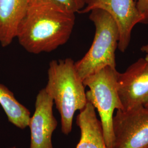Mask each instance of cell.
I'll return each instance as SVG.
<instances>
[{
	"mask_svg": "<svg viewBox=\"0 0 148 148\" xmlns=\"http://www.w3.org/2000/svg\"><path fill=\"white\" fill-rule=\"evenodd\" d=\"M75 13L52 0H29L16 38L27 52H51L68 41Z\"/></svg>",
	"mask_w": 148,
	"mask_h": 148,
	"instance_id": "cell-1",
	"label": "cell"
},
{
	"mask_svg": "<svg viewBox=\"0 0 148 148\" xmlns=\"http://www.w3.org/2000/svg\"><path fill=\"white\" fill-rule=\"evenodd\" d=\"M45 89L55 102L60 115L62 132L68 135L72 130L75 112L82 110L87 102L83 80L77 74L72 59L50 62Z\"/></svg>",
	"mask_w": 148,
	"mask_h": 148,
	"instance_id": "cell-2",
	"label": "cell"
},
{
	"mask_svg": "<svg viewBox=\"0 0 148 148\" xmlns=\"http://www.w3.org/2000/svg\"><path fill=\"white\" fill-rule=\"evenodd\" d=\"M89 18L95 27L93 41L84 57L75 63L76 71L82 80L106 66L116 68L115 52L120 37L116 22L106 11L92 10Z\"/></svg>",
	"mask_w": 148,
	"mask_h": 148,
	"instance_id": "cell-3",
	"label": "cell"
},
{
	"mask_svg": "<svg viewBox=\"0 0 148 148\" xmlns=\"http://www.w3.org/2000/svg\"><path fill=\"white\" fill-rule=\"evenodd\" d=\"M116 68L106 66L83 80L87 100L90 102L99 113L103 137L108 148H112L114 142L112 126L115 110H123L118 93L117 76Z\"/></svg>",
	"mask_w": 148,
	"mask_h": 148,
	"instance_id": "cell-4",
	"label": "cell"
},
{
	"mask_svg": "<svg viewBox=\"0 0 148 148\" xmlns=\"http://www.w3.org/2000/svg\"><path fill=\"white\" fill-rule=\"evenodd\" d=\"M112 148H148V108L143 106L117 110L112 120Z\"/></svg>",
	"mask_w": 148,
	"mask_h": 148,
	"instance_id": "cell-5",
	"label": "cell"
},
{
	"mask_svg": "<svg viewBox=\"0 0 148 148\" xmlns=\"http://www.w3.org/2000/svg\"><path fill=\"white\" fill-rule=\"evenodd\" d=\"M85 7L79 13H89L98 8L106 11L113 18L119 31L118 49L121 52H125L130 45L133 27L139 23L147 24L134 0H85Z\"/></svg>",
	"mask_w": 148,
	"mask_h": 148,
	"instance_id": "cell-6",
	"label": "cell"
},
{
	"mask_svg": "<svg viewBox=\"0 0 148 148\" xmlns=\"http://www.w3.org/2000/svg\"><path fill=\"white\" fill-rule=\"evenodd\" d=\"M117 89L123 110L143 106L148 97V60L138 59L117 76Z\"/></svg>",
	"mask_w": 148,
	"mask_h": 148,
	"instance_id": "cell-7",
	"label": "cell"
},
{
	"mask_svg": "<svg viewBox=\"0 0 148 148\" xmlns=\"http://www.w3.org/2000/svg\"><path fill=\"white\" fill-rule=\"evenodd\" d=\"M53 99L45 88L38 93L35 111L29 121L31 131L30 148H53L52 137L58 122L53 113Z\"/></svg>",
	"mask_w": 148,
	"mask_h": 148,
	"instance_id": "cell-8",
	"label": "cell"
},
{
	"mask_svg": "<svg viewBox=\"0 0 148 148\" xmlns=\"http://www.w3.org/2000/svg\"><path fill=\"white\" fill-rule=\"evenodd\" d=\"M76 124L80 129L81 137L76 148H108L101 121L97 118L95 108L89 101L79 111Z\"/></svg>",
	"mask_w": 148,
	"mask_h": 148,
	"instance_id": "cell-9",
	"label": "cell"
},
{
	"mask_svg": "<svg viewBox=\"0 0 148 148\" xmlns=\"http://www.w3.org/2000/svg\"><path fill=\"white\" fill-rule=\"evenodd\" d=\"M29 0H0V44L8 46L14 38Z\"/></svg>",
	"mask_w": 148,
	"mask_h": 148,
	"instance_id": "cell-10",
	"label": "cell"
},
{
	"mask_svg": "<svg viewBox=\"0 0 148 148\" xmlns=\"http://www.w3.org/2000/svg\"><path fill=\"white\" fill-rule=\"evenodd\" d=\"M0 105L8 121L16 127L24 129L29 126L30 112L16 99L12 92L0 84Z\"/></svg>",
	"mask_w": 148,
	"mask_h": 148,
	"instance_id": "cell-11",
	"label": "cell"
},
{
	"mask_svg": "<svg viewBox=\"0 0 148 148\" xmlns=\"http://www.w3.org/2000/svg\"><path fill=\"white\" fill-rule=\"evenodd\" d=\"M75 13H79L85 6V0H52Z\"/></svg>",
	"mask_w": 148,
	"mask_h": 148,
	"instance_id": "cell-12",
	"label": "cell"
},
{
	"mask_svg": "<svg viewBox=\"0 0 148 148\" xmlns=\"http://www.w3.org/2000/svg\"><path fill=\"white\" fill-rule=\"evenodd\" d=\"M136 7L148 24V0H134Z\"/></svg>",
	"mask_w": 148,
	"mask_h": 148,
	"instance_id": "cell-13",
	"label": "cell"
},
{
	"mask_svg": "<svg viewBox=\"0 0 148 148\" xmlns=\"http://www.w3.org/2000/svg\"><path fill=\"white\" fill-rule=\"evenodd\" d=\"M140 50L142 52H144L146 54L145 58L148 60V43L143 46L140 48Z\"/></svg>",
	"mask_w": 148,
	"mask_h": 148,
	"instance_id": "cell-14",
	"label": "cell"
},
{
	"mask_svg": "<svg viewBox=\"0 0 148 148\" xmlns=\"http://www.w3.org/2000/svg\"><path fill=\"white\" fill-rule=\"evenodd\" d=\"M143 106H144V107L147 108H148V98L147 99V100H146V101H145V103H144V104H143Z\"/></svg>",
	"mask_w": 148,
	"mask_h": 148,
	"instance_id": "cell-15",
	"label": "cell"
},
{
	"mask_svg": "<svg viewBox=\"0 0 148 148\" xmlns=\"http://www.w3.org/2000/svg\"><path fill=\"white\" fill-rule=\"evenodd\" d=\"M16 148V147H12V148Z\"/></svg>",
	"mask_w": 148,
	"mask_h": 148,
	"instance_id": "cell-16",
	"label": "cell"
}]
</instances>
